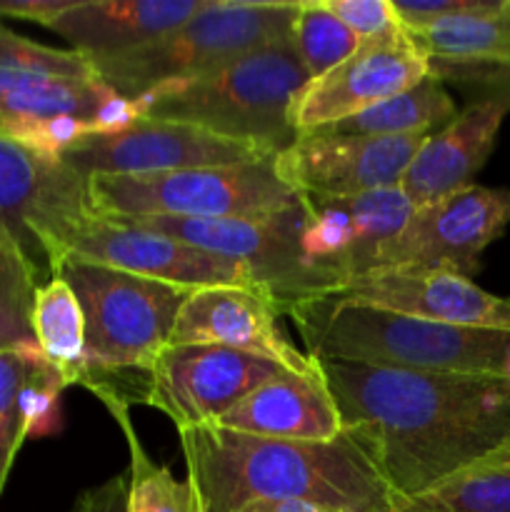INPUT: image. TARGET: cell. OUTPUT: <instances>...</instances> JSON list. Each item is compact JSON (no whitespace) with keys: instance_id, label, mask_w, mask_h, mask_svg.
Here are the masks:
<instances>
[{"instance_id":"obj_1","label":"cell","mask_w":510,"mask_h":512,"mask_svg":"<svg viewBox=\"0 0 510 512\" xmlns=\"http://www.w3.org/2000/svg\"><path fill=\"white\" fill-rule=\"evenodd\" d=\"M398 508L510 455V383L315 360Z\"/></svg>"},{"instance_id":"obj_2","label":"cell","mask_w":510,"mask_h":512,"mask_svg":"<svg viewBox=\"0 0 510 512\" xmlns=\"http://www.w3.org/2000/svg\"><path fill=\"white\" fill-rule=\"evenodd\" d=\"M178 433L200 512H240L260 500H303L333 512H398L378 465L348 430L328 443L260 438L215 423Z\"/></svg>"},{"instance_id":"obj_3","label":"cell","mask_w":510,"mask_h":512,"mask_svg":"<svg viewBox=\"0 0 510 512\" xmlns=\"http://www.w3.org/2000/svg\"><path fill=\"white\" fill-rule=\"evenodd\" d=\"M285 315L298 328L305 355L320 363L510 378V333L503 330L435 323L335 293L300 300Z\"/></svg>"},{"instance_id":"obj_4","label":"cell","mask_w":510,"mask_h":512,"mask_svg":"<svg viewBox=\"0 0 510 512\" xmlns=\"http://www.w3.org/2000/svg\"><path fill=\"white\" fill-rule=\"evenodd\" d=\"M310 75L293 43L253 50L218 70L130 100L140 118L170 120L278 155L298 135L290 105Z\"/></svg>"},{"instance_id":"obj_5","label":"cell","mask_w":510,"mask_h":512,"mask_svg":"<svg viewBox=\"0 0 510 512\" xmlns=\"http://www.w3.org/2000/svg\"><path fill=\"white\" fill-rule=\"evenodd\" d=\"M300 0L293 3H238L205 0L178 28L135 48L88 58L95 78L125 100L150 90L185 83L218 70L253 50L288 43Z\"/></svg>"},{"instance_id":"obj_6","label":"cell","mask_w":510,"mask_h":512,"mask_svg":"<svg viewBox=\"0 0 510 512\" xmlns=\"http://www.w3.org/2000/svg\"><path fill=\"white\" fill-rule=\"evenodd\" d=\"M58 278L70 285L85 318L83 388L113 385L145 373L170 343L175 318L190 290L125 273L90 260L68 258Z\"/></svg>"},{"instance_id":"obj_7","label":"cell","mask_w":510,"mask_h":512,"mask_svg":"<svg viewBox=\"0 0 510 512\" xmlns=\"http://www.w3.org/2000/svg\"><path fill=\"white\" fill-rule=\"evenodd\" d=\"M93 215L108 220H253L298 208L300 195L275 168L258 163L190 168L148 175L88 178Z\"/></svg>"},{"instance_id":"obj_8","label":"cell","mask_w":510,"mask_h":512,"mask_svg":"<svg viewBox=\"0 0 510 512\" xmlns=\"http://www.w3.org/2000/svg\"><path fill=\"white\" fill-rule=\"evenodd\" d=\"M88 218L93 208L83 175L0 133V233L18 248L38 285L58 278L70 240Z\"/></svg>"},{"instance_id":"obj_9","label":"cell","mask_w":510,"mask_h":512,"mask_svg":"<svg viewBox=\"0 0 510 512\" xmlns=\"http://www.w3.org/2000/svg\"><path fill=\"white\" fill-rule=\"evenodd\" d=\"M155 230L168 238L203 248L208 253L238 260L253 273L258 288H263L278 303L280 313H288L305 298L335 293V285L320 275L305 260L303 243V208L285 210L280 215L253 220H173L145 218L120 220Z\"/></svg>"},{"instance_id":"obj_10","label":"cell","mask_w":510,"mask_h":512,"mask_svg":"<svg viewBox=\"0 0 510 512\" xmlns=\"http://www.w3.org/2000/svg\"><path fill=\"white\" fill-rule=\"evenodd\" d=\"M283 370L273 360L220 345L168 343L145 373L135 403L168 415L178 430L198 428L223 418Z\"/></svg>"},{"instance_id":"obj_11","label":"cell","mask_w":510,"mask_h":512,"mask_svg":"<svg viewBox=\"0 0 510 512\" xmlns=\"http://www.w3.org/2000/svg\"><path fill=\"white\" fill-rule=\"evenodd\" d=\"M510 225V188L468 185L435 203L413 208L380 253L375 268L450 270L473 278L480 255Z\"/></svg>"},{"instance_id":"obj_12","label":"cell","mask_w":510,"mask_h":512,"mask_svg":"<svg viewBox=\"0 0 510 512\" xmlns=\"http://www.w3.org/2000/svg\"><path fill=\"white\" fill-rule=\"evenodd\" d=\"M430 75L428 58L403 25L360 40L335 68L308 80L290 105L295 135L315 133L405 93Z\"/></svg>"},{"instance_id":"obj_13","label":"cell","mask_w":510,"mask_h":512,"mask_svg":"<svg viewBox=\"0 0 510 512\" xmlns=\"http://www.w3.org/2000/svg\"><path fill=\"white\" fill-rule=\"evenodd\" d=\"M275 153L258 145L223 138L203 128L170 120L138 118L123 130L88 135L60 155L65 165L83 175H148L190 168L258 163Z\"/></svg>"},{"instance_id":"obj_14","label":"cell","mask_w":510,"mask_h":512,"mask_svg":"<svg viewBox=\"0 0 510 512\" xmlns=\"http://www.w3.org/2000/svg\"><path fill=\"white\" fill-rule=\"evenodd\" d=\"M303 255L335 293L378 265L385 245L398 235L413 205L398 185L355 195H300Z\"/></svg>"},{"instance_id":"obj_15","label":"cell","mask_w":510,"mask_h":512,"mask_svg":"<svg viewBox=\"0 0 510 512\" xmlns=\"http://www.w3.org/2000/svg\"><path fill=\"white\" fill-rule=\"evenodd\" d=\"M68 258L108 265L183 290L218 288V285L258 288L253 273L238 260L208 253L155 230L98 218V215L85 220L73 235Z\"/></svg>"},{"instance_id":"obj_16","label":"cell","mask_w":510,"mask_h":512,"mask_svg":"<svg viewBox=\"0 0 510 512\" xmlns=\"http://www.w3.org/2000/svg\"><path fill=\"white\" fill-rule=\"evenodd\" d=\"M428 135L355 138V135H298L275 155L278 175L298 195H355L393 188Z\"/></svg>"},{"instance_id":"obj_17","label":"cell","mask_w":510,"mask_h":512,"mask_svg":"<svg viewBox=\"0 0 510 512\" xmlns=\"http://www.w3.org/2000/svg\"><path fill=\"white\" fill-rule=\"evenodd\" d=\"M280 308L265 290L218 285L190 290L175 318L170 343L220 345L273 360L290 373L318 370L305 350H298L280 325Z\"/></svg>"},{"instance_id":"obj_18","label":"cell","mask_w":510,"mask_h":512,"mask_svg":"<svg viewBox=\"0 0 510 512\" xmlns=\"http://www.w3.org/2000/svg\"><path fill=\"white\" fill-rule=\"evenodd\" d=\"M408 33L428 58L430 78L460 88L470 103L510 110V0H490L480 15L445 18Z\"/></svg>"},{"instance_id":"obj_19","label":"cell","mask_w":510,"mask_h":512,"mask_svg":"<svg viewBox=\"0 0 510 512\" xmlns=\"http://www.w3.org/2000/svg\"><path fill=\"white\" fill-rule=\"evenodd\" d=\"M335 295L435 323L510 333V300L450 270L373 268Z\"/></svg>"},{"instance_id":"obj_20","label":"cell","mask_w":510,"mask_h":512,"mask_svg":"<svg viewBox=\"0 0 510 512\" xmlns=\"http://www.w3.org/2000/svg\"><path fill=\"white\" fill-rule=\"evenodd\" d=\"M508 113L498 103H468L448 125L428 135L398 183L410 205L420 208L473 185Z\"/></svg>"},{"instance_id":"obj_21","label":"cell","mask_w":510,"mask_h":512,"mask_svg":"<svg viewBox=\"0 0 510 512\" xmlns=\"http://www.w3.org/2000/svg\"><path fill=\"white\" fill-rule=\"evenodd\" d=\"M215 425L225 430L275 440L328 443L345 433L343 418L323 373L283 370L245 395Z\"/></svg>"},{"instance_id":"obj_22","label":"cell","mask_w":510,"mask_h":512,"mask_svg":"<svg viewBox=\"0 0 510 512\" xmlns=\"http://www.w3.org/2000/svg\"><path fill=\"white\" fill-rule=\"evenodd\" d=\"M205 0H73L48 25L85 58L135 48L193 18Z\"/></svg>"},{"instance_id":"obj_23","label":"cell","mask_w":510,"mask_h":512,"mask_svg":"<svg viewBox=\"0 0 510 512\" xmlns=\"http://www.w3.org/2000/svg\"><path fill=\"white\" fill-rule=\"evenodd\" d=\"M55 118L93 120L105 125L108 133H115L128 128L140 115L130 100L120 98L100 80L0 70V128Z\"/></svg>"},{"instance_id":"obj_24","label":"cell","mask_w":510,"mask_h":512,"mask_svg":"<svg viewBox=\"0 0 510 512\" xmlns=\"http://www.w3.org/2000/svg\"><path fill=\"white\" fill-rule=\"evenodd\" d=\"M458 115L453 95L435 78L420 80L405 93L373 105L348 120L315 133L355 135V138H400V135H433Z\"/></svg>"},{"instance_id":"obj_25","label":"cell","mask_w":510,"mask_h":512,"mask_svg":"<svg viewBox=\"0 0 510 512\" xmlns=\"http://www.w3.org/2000/svg\"><path fill=\"white\" fill-rule=\"evenodd\" d=\"M35 343L43 358L58 370L65 388L85 378V318L78 298L63 278L38 285L33 300Z\"/></svg>"},{"instance_id":"obj_26","label":"cell","mask_w":510,"mask_h":512,"mask_svg":"<svg viewBox=\"0 0 510 512\" xmlns=\"http://www.w3.org/2000/svg\"><path fill=\"white\" fill-rule=\"evenodd\" d=\"M108 408L115 423L125 435V445L130 453L128 470V512H200V500L190 480H175L168 465H158L150 460L135 433L130 418V403L120 395L100 393L95 395Z\"/></svg>"},{"instance_id":"obj_27","label":"cell","mask_w":510,"mask_h":512,"mask_svg":"<svg viewBox=\"0 0 510 512\" xmlns=\"http://www.w3.org/2000/svg\"><path fill=\"white\" fill-rule=\"evenodd\" d=\"M398 510L510 512V455L448 480Z\"/></svg>"},{"instance_id":"obj_28","label":"cell","mask_w":510,"mask_h":512,"mask_svg":"<svg viewBox=\"0 0 510 512\" xmlns=\"http://www.w3.org/2000/svg\"><path fill=\"white\" fill-rule=\"evenodd\" d=\"M290 43L313 80L348 58L360 38L330 13L325 0H300Z\"/></svg>"},{"instance_id":"obj_29","label":"cell","mask_w":510,"mask_h":512,"mask_svg":"<svg viewBox=\"0 0 510 512\" xmlns=\"http://www.w3.org/2000/svg\"><path fill=\"white\" fill-rule=\"evenodd\" d=\"M38 290L33 270L13 243L0 233V345L13 350H40L35 343L33 300Z\"/></svg>"},{"instance_id":"obj_30","label":"cell","mask_w":510,"mask_h":512,"mask_svg":"<svg viewBox=\"0 0 510 512\" xmlns=\"http://www.w3.org/2000/svg\"><path fill=\"white\" fill-rule=\"evenodd\" d=\"M40 360H43L40 350H13L0 345V495L8 485L20 448L28 440L20 395Z\"/></svg>"},{"instance_id":"obj_31","label":"cell","mask_w":510,"mask_h":512,"mask_svg":"<svg viewBox=\"0 0 510 512\" xmlns=\"http://www.w3.org/2000/svg\"><path fill=\"white\" fill-rule=\"evenodd\" d=\"M0 70L30 75H50V78L98 80L95 68L78 50H58L23 38L0 23Z\"/></svg>"},{"instance_id":"obj_32","label":"cell","mask_w":510,"mask_h":512,"mask_svg":"<svg viewBox=\"0 0 510 512\" xmlns=\"http://www.w3.org/2000/svg\"><path fill=\"white\" fill-rule=\"evenodd\" d=\"M63 390V378L48 360L43 358L40 363H35L23 395H20V410H23L28 438H45L60 428V395H63Z\"/></svg>"},{"instance_id":"obj_33","label":"cell","mask_w":510,"mask_h":512,"mask_svg":"<svg viewBox=\"0 0 510 512\" xmlns=\"http://www.w3.org/2000/svg\"><path fill=\"white\" fill-rule=\"evenodd\" d=\"M325 5L360 40L400 25L393 0H325Z\"/></svg>"},{"instance_id":"obj_34","label":"cell","mask_w":510,"mask_h":512,"mask_svg":"<svg viewBox=\"0 0 510 512\" xmlns=\"http://www.w3.org/2000/svg\"><path fill=\"white\" fill-rule=\"evenodd\" d=\"M70 512H128V478L115 475L95 488L85 490Z\"/></svg>"},{"instance_id":"obj_35","label":"cell","mask_w":510,"mask_h":512,"mask_svg":"<svg viewBox=\"0 0 510 512\" xmlns=\"http://www.w3.org/2000/svg\"><path fill=\"white\" fill-rule=\"evenodd\" d=\"M73 5V0H20V3H8L0 0V20L15 18V20H30V23H40L48 28L60 13Z\"/></svg>"},{"instance_id":"obj_36","label":"cell","mask_w":510,"mask_h":512,"mask_svg":"<svg viewBox=\"0 0 510 512\" xmlns=\"http://www.w3.org/2000/svg\"><path fill=\"white\" fill-rule=\"evenodd\" d=\"M240 512H333V510H325L313 503H303V500H260V503H250L248 508H243Z\"/></svg>"},{"instance_id":"obj_37","label":"cell","mask_w":510,"mask_h":512,"mask_svg":"<svg viewBox=\"0 0 510 512\" xmlns=\"http://www.w3.org/2000/svg\"><path fill=\"white\" fill-rule=\"evenodd\" d=\"M398 512H425V510H398Z\"/></svg>"}]
</instances>
